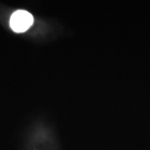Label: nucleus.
<instances>
[{
	"instance_id": "1",
	"label": "nucleus",
	"mask_w": 150,
	"mask_h": 150,
	"mask_svg": "<svg viewBox=\"0 0 150 150\" xmlns=\"http://www.w3.org/2000/svg\"><path fill=\"white\" fill-rule=\"evenodd\" d=\"M33 23V17L26 10L15 11L10 18V27L15 33H24Z\"/></svg>"
}]
</instances>
